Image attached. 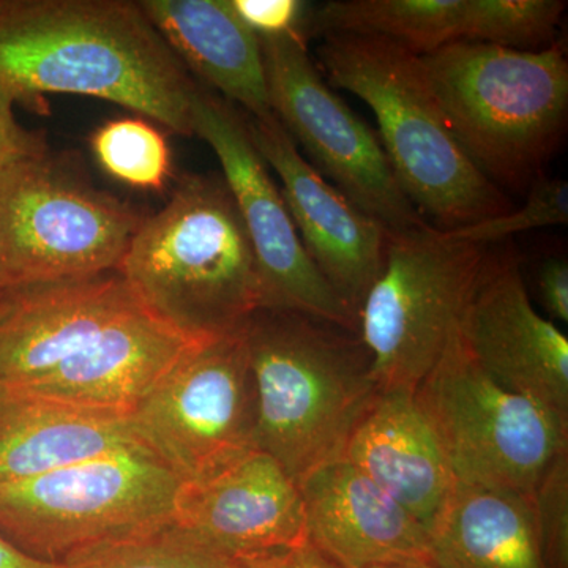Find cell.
<instances>
[{
	"label": "cell",
	"mask_w": 568,
	"mask_h": 568,
	"mask_svg": "<svg viewBox=\"0 0 568 568\" xmlns=\"http://www.w3.org/2000/svg\"><path fill=\"white\" fill-rule=\"evenodd\" d=\"M372 568H437L435 564H388V566H377Z\"/></svg>",
	"instance_id": "obj_33"
},
{
	"label": "cell",
	"mask_w": 568,
	"mask_h": 568,
	"mask_svg": "<svg viewBox=\"0 0 568 568\" xmlns=\"http://www.w3.org/2000/svg\"><path fill=\"white\" fill-rule=\"evenodd\" d=\"M420 59L448 129L485 178L523 190L545 175L567 125L562 43L517 51L454 41Z\"/></svg>",
	"instance_id": "obj_6"
},
{
	"label": "cell",
	"mask_w": 568,
	"mask_h": 568,
	"mask_svg": "<svg viewBox=\"0 0 568 568\" xmlns=\"http://www.w3.org/2000/svg\"><path fill=\"white\" fill-rule=\"evenodd\" d=\"M140 213L48 152L0 170V291L119 271Z\"/></svg>",
	"instance_id": "obj_8"
},
{
	"label": "cell",
	"mask_w": 568,
	"mask_h": 568,
	"mask_svg": "<svg viewBox=\"0 0 568 568\" xmlns=\"http://www.w3.org/2000/svg\"><path fill=\"white\" fill-rule=\"evenodd\" d=\"M0 568H58V566L24 555L0 536Z\"/></svg>",
	"instance_id": "obj_32"
},
{
	"label": "cell",
	"mask_w": 568,
	"mask_h": 568,
	"mask_svg": "<svg viewBox=\"0 0 568 568\" xmlns=\"http://www.w3.org/2000/svg\"><path fill=\"white\" fill-rule=\"evenodd\" d=\"M104 173L136 190L160 192L171 178L170 145L145 119L123 118L103 123L91 140Z\"/></svg>",
	"instance_id": "obj_25"
},
{
	"label": "cell",
	"mask_w": 568,
	"mask_h": 568,
	"mask_svg": "<svg viewBox=\"0 0 568 568\" xmlns=\"http://www.w3.org/2000/svg\"><path fill=\"white\" fill-rule=\"evenodd\" d=\"M466 0H334L310 9L305 33L379 37L418 55L462 41Z\"/></svg>",
	"instance_id": "obj_22"
},
{
	"label": "cell",
	"mask_w": 568,
	"mask_h": 568,
	"mask_svg": "<svg viewBox=\"0 0 568 568\" xmlns=\"http://www.w3.org/2000/svg\"><path fill=\"white\" fill-rule=\"evenodd\" d=\"M562 0H466L462 41L517 51H540L556 40Z\"/></svg>",
	"instance_id": "obj_24"
},
{
	"label": "cell",
	"mask_w": 568,
	"mask_h": 568,
	"mask_svg": "<svg viewBox=\"0 0 568 568\" xmlns=\"http://www.w3.org/2000/svg\"><path fill=\"white\" fill-rule=\"evenodd\" d=\"M256 390V448L295 484L343 458L377 394L357 334L287 310L261 308L245 324Z\"/></svg>",
	"instance_id": "obj_3"
},
{
	"label": "cell",
	"mask_w": 568,
	"mask_h": 568,
	"mask_svg": "<svg viewBox=\"0 0 568 568\" xmlns=\"http://www.w3.org/2000/svg\"><path fill=\"white\" fill-rule=\"evenodd\" d=\"M488 246L433 224L387 233L384 264L358 308L377 390L416 392L459 324Z\"/></svg>",
	"instance_id": "obj_9"
},
{
	"label": "cell",
	"mask_w": 568,
	"mask_h": 568,
	"mask_svg": "<svg viewBox=\"0 0 568 568\" xmlns=\"http://www.w3.org/2000/svg\"><path fill=\"white\" fill-rule=\"evenodd\" d=\"M0 84L17 102L95 97L194 134L197 85L138 2L0 0Z\"/></svg>",
	"instance_id": "obj_2"
},
{
	"label": "cell",
	"mask_w": 568,
	"mask_h": 568,
	"mask_svg": "<svg viewBox=\"0 0 568 568\" xmlns=\"http://www.w3.org/2000/svg\"><path fill=\"white\" fill-rule=\"evenodd\" d=\"M242 568H343L308 541L260 558L246 559Z\"/></svg>",
	"instance_id": "obj_31"
},
{
	"label": "cell",
	"mask_w": 568,
	"mask_h": 568,
	"mask_svg": "<svg viewBox=\"0 0 568 568\" xmlns=\"http://www.w3.org/2000/svg\"><path fill=\"white\" fill-rule=\"evenodd\" d=\"M538 293L549 315L568 323V267L566 260H547L538 271Z\"/></svg>",
	"instance_id": "obj_30"
},
{
	"label": "cell",
	"mask_w": 568,
	"mask_h": 568,
	"mask_svg": "<svg viewBox=\"0 0 568 568\" xmlns=\"http://www.w3.org/2000/svg\"><path fill=\"white\" fill-rule=\"evenodd\" d=\"M306 541L343 568L433 564L428 530L346 458L298 481Z\"/></svg>",
	"instance_id": "obj_17"
},
{
	"label": "cell",
	"mask_w": 568,
	"mask_h": 568,
	"mask_svg": "<svg viewBox=\"0 0 568 568\" xmlns=\"http://www.w3.org/2000/svg\"><path fill=\"white\" fill-rule=\"evenodd\" d=\"M237 17L260 39L301 33L306 39L305 22L310 7L301 0H230Z\"/></svg>",
	"instance_id": "obj_28"
},
{
	"label": "cell",
	"mask_w": 568,
	"mask_h": 568,
	"mask_svg": "<svg viewBox=\"0 0 568 568\" xmlns=\"http://www.w3.org/2000/svg\"><path fill=\"white\" fill-rule=\"evenodd\" d=\"M568 222V183L541 175L529 186L528 201L519 211L493 216L484 222L454 231H443L448 239L488 246L514 234Z\"/></svg>",
	"instance_id": "obj_26"
},
{
	"label": "cell",
	"mask_w": 568,
	"mask_h": 568,
	"mask_svg": "<svg viewBox=\"0 0 568 568\" xmlns=\"http://www.w3.org/2000/svg\"><path fill=\"white\" fill-rule=\"evenodd\" d=\"M193 133L211 145L253 246L264 306L304 313L357 334V315L310 260L283 194L250 134L248 121L226 100L197 88Z\"/></svg>",
	"instance_id": "obj_13"
},
{
	"label": "cell",
	"mask_w": 568,
	"mask_h": 568,
	"mask_svg": "<svg viewBox=\"0 0 568 568\" xmlns=\"http://www.w3.org/2000/svg\"><path fill=\"white\" fill-rule=\"evenodd\" d=\"M459 334L497 384L568 420V339L534 308L514 253L488 254Z\"/></svg>",
	"instance_id": "obj_14"
},
{
	"label": "cell",
	"mask_w": 568,
	"mask_h": 568,
	"mask_svg": "<svg viewBox=\"0 0 568 568\" xmlns=\"http://www.w3.org/2000/svg\"><path fill=\"white\" fill-rule=\"evenodd\" d=\"M58 568H242L197 540L174 519L119 540L82 549Z\"/></svg>",
	"instance_id": "obj_23"
},
{
	"label": "cell",
	"mask_w": 568,
	"mask_h": 568,
	"mask_svg": "<svg viewBox=\"0 0 568 568\" xmlns=\"http://www.w3.org/2000/svg\"><path fill=\"white\" fill-rule=\"evenodd\" d=\"M173 519L237 562L306 541L298 485L257 448L203 480L182 481Z\"/></svg>",
	"instance_id": "obj_16"
},
{
	"label": "cell",
	"mask_w": 568,
	"mask_h": 568,
	"mask_svg": "<svg viewBox=\"0 0 568 568\" xmlns=\"http://www.w3.org/2000/svg\"><path fill=\"white\" fill-rule=\"evenodd\" d=\"M250 134L282 182V194L310 260L357 315L384 264L387 231L306 162L275 114L250 119Z\"/></svg>",
	"instance_id": "obj_15"
},
{
	"label": "cell",
	"mask_w": 568,
	"mask_h": 568,
	"mask_svg": "<svg viewBox=\"0 0 568 568\" xmlns=\"http://www.w3.org/2000/svg\"><path fill=\"white\" fill-rule=\"evenodd\" d=\"M118 272L194 342L241 331L264 306L253 246L219 179L183 175L162 211L142 219Z\"/></svg>",
	"instance_id": "obj_4"
},
{
	"label": "cell",
	"mask_w": 568,
	"mask_h": 568,
	"mask_svg": "<svg viewBox=\"0 0 568 568\" xmlns=\"http://www.w3.org/2000/svg\"><path fill=\"white\" fill-rule=\"evenodd\" d=\"M455 481L532 496L552 459L568 448V420L497 384L452 332L417 387Z\"/></svg>",
	"instance_id": "obj_10"
},
{
	"label": "cell",
	"mask_w": 568,
	"mask_h": 568,
	"mask_svg": "<svg viewBox=\"0 0 568 568\" xmlns=\"http://www.w3.org/2000/svg\"><path fill=\"white\" fill-rule=\"evenodd\" d=\"M130 417L142 443L182 481L203 480L256 450V390L245 325L190 347Z\"/></svg>",
	"instance_id": "obj_11"
},
{
	"label": "cell",
	"mask_w": 568,
	"mask_h": 568,
	"mask_svg": "<svg viewBox=\"0 0 568 568\" xmlns=\"http://www.w3.org/2000/svg\"><path fill=\"white\" fill-rule=\"evenodd\" d=\"M194 339L118 271L0 291V386L132 414Z\"/></svg>",
	"instance_id": "obj_1"
},
{
	"label": "cell",
	"mask_w": 568,
	"mask_h": 568,
	"mask_svg": "<svg viewBox=\"0 0 568 568\" xmlns=\"http://www.w3.org/2000/svg\"><path fill=\"white\" fill-rule=\"evenodd\" d=\"M14 103V97L0 84V170L29 156L48 152L43 136L29 132L17 121Z\"/></svg>",
	"instance_id": "obj_29"
},
{
	"label": "cell",
	"mask_w": 568,
	"mask_h": 568,
	"mask_svg": "<svg viewBox=\"0 0 568 568\" xmlns=\"http://www.w3.org/2000/svg\"><path fill=\"white\" fill-rule=\"evenodd\" d=\"M332 88L353 93L375 112L379 140L407 200L454 231L511 212L448 129L420 55L379 37L331 33L317 48Z\"/></svg>",
	"instance_id": "obj_5"
},
{
	"label": "cell",
	"mask_w": 568,
	"mask_h": 568,
	"mask_svg": "<svg viewBox=\"0 0 568 568\" xmlns=\"http://www.w3.org/2000/svg\"><path fill=\"white\" fill-rule=\"evenodd\" d=\"M437 568H548L530 496L455 484L428 529Z\"/></svg>",
	"instance_id": "obj_21"
},
{
	"label": "cell",
	"mask_w": 568,
	"mask_h": 568,
	"mask_svg": "<svg viewBox=\"0 0 568 568\" xmlns=\"http://www.w3.org/2000/svg\"><path fill=\"white\" fill-rule=\"evenodd\" d=\"M530 499L545 562L568 568V448L552 459Z\"/></svg>",
	"instance_id": "obj_27"
},
{
	"label": "cell",
	"mask_w": 568,
	"mask_h": 568,
	"mask_svg": "<svg viewBox=\"0 0 568 568\" xmlns=\"http://www.w3.org/2000/svg\"><path fill=\"white\" fill-rule=\"evenodd\" d=\"M134 447L148 446L130 414L65 405L0 386V484Z\"/></svg>",
	"instance_id": "obj_19"
},
{
	"label": "cell",
	"mask_w": 568,
	"mask_h": 568,
	"mask_svg": "<svg viewBox=\"0 0 568 568\" xmlns=\"http://www.w3.org/2000/svg\"><path fill=\"white\" fill-rule=\"evenodd\" d=\"M145 17L162 33L183 67L224 97L263 119L268 104L263 48L230 0H141Z\"/></svg>",
	"instance_id": "obj_20"
},
{
	"label": "cell",
	"mask_w": 568,
	"mask_h": 568,
	"mask_svg": "<svg viewBox=\"0 0 568 568\" xmlns=\"http://www.w3.org/2000/svg\"><path fill=\"white\" fill-rule=\"evenodd\" d=\"M260 40L271 110L317 173L387 233L429 224L396 181L379 136L336 95L310 58L305 37Z\"/></svg>",
	"instance_id": "obj_12"
},
{
	"label": "cell",
	"mask_w": 568,
	"mask_h": 568,
	"mask_svg": "<svg viewBox=\"0 0 568 568\" xmlns=\"http://www.w3.org/2000/svg\"><path fill=\"white\" fill-rule=\"evenodd\" d=\"M343 458L426 530L457 484L416 392L377 390L347 440Z\"/></svg>",
	"instance_id": "obj_18"
},
{
	"label": "cell",
	"mask_w": 568,
	"mask_h": 568,
	"mask_svg": "<svg viewBox=\"0 0 568 568\" xmlns=\"http://www.w3.org/2000/svg\"><path fill=\"white\" fill-rule=\"evenodd\" d=\"M181 487L151 448L111 452L0 484V536L31 558L59 564L171 521Z\"/></svg>",
	"instance_id": "obj_7"
}]
</instances>
